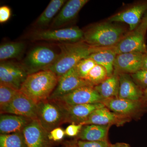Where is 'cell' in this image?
<instances>
[{
    "instance_id": "6da1fadb",
    "label": "cell",
    "mask_w": 147,
    "mask_h": 147,
    "mask_svg": "<svg viewBox=\"0 0 147 147\" xmlns=\"http://www.w3.org/2000/svg\"><path fill=\"white\" fill-rule=\"evenodd\" d=\"M59 46L61 52L57 60L46 69L53 71L59 78L73 68L82 60L103 48L92 47L84 41L63 42Z\"/></svg>"
},
{
    "instance_id": "7a4b0ae2",
    "label": "cell",
    "mask_w": 147,
    "mask_h": 147,
    "mask_svg": "<svg viewBox=\"0 0 147 147\" xmlns=\"http://www.w3.org/2000/svg\"><path fill=\"white\" fill-rule=\"evenodd\" d=\"M58 80L59 77L53 71L42 70L29 74L19 91L37 104L49 99Z\"/></svg>"
},
{
    "instance_id": "3957f363",
    "label": "cell",
    "mask_w": 147,
    "mask_h": 147,
    "mask_svg": "<svg viewBox=\"0 0 147 147\" xmlns=\"http://www.w3.org/2000/svg\"><path fill=\"white\" fill-rule=\"evenodd\" d=\"M123 28L111 22L100 23L84 31V41L88 45L99 48L114 47L123 38Z\"/></svg>"
},
{
    "instance_id": "277c9868",
    "label": "cell",
    "mask_w": 147,
    "mask_h": 147,
    "mask_svg": "<svg viewBox=\"0 0 147 147\" xmlns=\"http://www.w3.org/2000/svg\"><path fill=\"white\" fill-rule=\"evenodd\" d=\"M65 109L57 100L47 99L37 104V120L49 133L65 123Z\"/></svg>"
},
{
    "instance_id": "5b68a950",
    "label": "cell",
    "mask_w": 147,
    "mask_h": 147,
    "mask_svg": "<svg viewBox=\"0 0 147 147\" xmlns=\"http://www.w3.org/2000/svg\"><path fill=\"white\" fill-rule=\"evenodd\" d=\"M59 55L47 46H37L29 52L21 65L29 75L47 69L57 60Z\"/></svg>"
},
{
    "instance_id": "8992f818",
    "label": "cell",
    "mask_w": 147,
    "mask_h": 147,
    "mask_svg": "<svg viewBox=\"0 0 147 147\" xmlns=\"http://www.w3.org/2000/svg\"><path fill=\"white\" fill-rule=\"evenodd\" d=\"M102 103L114 113L130 118H139L147 112V101L133 100L119 97L104 99Z\"/></svg>"
},
{
    "instance_id": "52a82bcc",
    "label": "cell",
    "mask_w": 147,
    "mask_h": 147,
    "mask_svg": "<svg viewBox=\"0 0 147 147\" xmlns=\"http://www.w3.org/2000/svg\"><path fill=\"white\" fill-rule=\"evenodd\" d=\"M84 31L77 27L43 30L34 32L31 38L34 40L76 42L84 41Z\"/></svg>"
},
{
    "instance_id": "ba28073f",
    "label": "cell",
    "mask_w": 147,
    "mask_h": 147,
    "mask_svg": "<svg viewBox=\"0 0 147 147\" xmlns=\"http://www.w3.org/2000/svg\"><path fill=\"white\" fill-rule=\"evenodd\" d=\"M28 75L22 65L4 61L0 64V84L19 90Z\"/></svg>"
},
{
    "instance_id": "9c48e42d",
    "label": "cell",
    "mask_w": 147,
    "mask_h": 147,
    "mask_svg": "<svg viewBox=\"0 0 147 147\" xmlns=\"http://www.w3.org/2000/svg\"><path fill=\"white\" fill-rule=\"evenodd\" d=\"M55 100L63 105H73L102 103L104 99L95 89L94 87L86 86L79 88Z\"/></svg>"
},
{
    "instance_id": "30bf717a",
    "label": "cell",
    "mask_w": 147,
    "mask_h": 147,
    "mask_svg": "<svg viewBox=\"0 0 147 147\" xmlns=\"http://www.w3.org/2000/svg\"><path fill=\"white\" fill-rule=\"evenodd\" d=\"M16 115L37 120V104L18 91L12 101L1 110V114Z\"/></svg>"
},
{
    "instance_id": "8fae6325",
    "label": "cell",
    "mask_w": 147,
    "mask_h": 147,
    "mask_svg": "<svg viewBox=\"0 0 147 147\" xmlns=\"http://www.w3.org/2000/svg\"><path fill=\"white\" fill-rule=\"evenodd\" d=\"M86 86H93L86 80L80 78L74 67L59 77L57 85L49 99H58L79 88Z\"/></svg>"
},
{
    "instance_id": "7c38bea8",
    "label": "cell",
    "mask_w": 147,
    "mask_h": 147,
    "mask_svg": "<svg viewBox=\"0 0 147 147\" xmlns=\"http://www.w3.org/2000/svg\"><path fill=\"white\" fill-rule=\"evenodd\" d=\"M131 120L128 117L114 113L105 106L95 110L82 124L84 125L91 124L110 126L115 125L119 127L123 126Z\"/></svg>"
},
{
    "instance_id": "4fadbf2b",
    "label": "cell",
    "mask_w": 147,
    "mask_h": 147,
    "mask_svg": "<svg viewBox=\"0 0 147 147\" xmlns=\"http://www.w3.org/2000/svg\"><path fill=\"white\" fill-rule=\"evenodd\" d=\"M27 147H51L53 142L48 138V133L37 120H32L23 131Z\"/></svg>"
},
{
    "instance_id": "5bb4252c",
    "label": "cell",
    "mask_w": 147,
    "mask_h": 147,
    "mask_svg": "<svg viewBox=\"0 0 147 147\" xmlns=\"http://www.w3.org/2000/svg\"><path fill=\"white\" fill-rule=\"evenodd\" d=\"M145 54L132 53L117 55L114 62V73L131 74L142 69Z\"/></svg>"
},
{
    "instance_id": "9a60e30c",
    "label": "cell",
    "mask_w": 147,
    "mask_h": 147,
    "mask_svg": "<svg viewBox=\"0 0 147 147\" xmlns=\"http://www.w3.org/2000/svg\"><path fill=\"white\" fill-rule=\"evenodd\" d=\"M147 11V1L137 4L113 15L108 19L110 22H123L128 24L130 31H134L140 24Z\"/></svg>"
},
{
    "instance_id": "2e32d148",
    "label": "cell",
    "mask_w": 147,
    "mask_h": 147,
    "mask_svg": "<svg viewBox=\"0 0 147 147\" xmlns=\"http://www.w3.org/2000/svg\"><path fill=\"white\" fill-rule=\"evenodd\" d=\"M144 35L136 31L124 36L118 43L113 47L117 55L123 53H147Z\"/></svg>"
},
{
    "instance_id": "e0dca14e",
    "label": "cell",
    "mask_w": 147,
    "mask_h": 147,
    "mask_svg": "<svg viewBox=\"0 0 147 147\" xmlns=\"http://www.w3.org/2000/svg\"><path fill=\"white\" fill-rule=\"evenodd\" d=\"M63 106L65 111V123L75 124H82L95 110L105 106L101 102Z\"/></svg>"
},
{
    "instance_id": "ac0fdd59",
    "label": "cell",
    "mask_w": 147,
    "mask_h": 147,
    "mask_svg": "<svg viewBox=\"0 0 147 147\" xmlns=\"http://www.w3.org/2000/svg\"><path fill=\"white\" fill-rule=\"evenodd\" d=\"M88 1V0H69L66 2L53 20L52 28L57 29L73 20Z\"/></svg>"
},
{
    "instance_id": "d6986e66",
    "label": "cell",
    "mask_w": 147,
    "mask_h": 147,
    "mask_svg": "<svg viewBox=\"0 0 147 147\" xmlns=\"http://www.w3.org/2000/svg\"><path fill=\"white\" fill-rule=\"evenodd\" d=\"M118 97L133 100L144 99L143 90L138 86L129 74H119Z\"/></svg>"
},
{
    "instance_id": "ffe728a7",
    "label": "cell",
    "mask_w": 147,
    "mask_h": 147,
    "mask_svg": "<svg viewBox=\"0 0 147 147\" xmlns=\"http://www.w3.org/2000/svg\"><path fill=\"white\" fill-rule=\"evenodd\" d=\"M33 120L16 115L9 114H1L0 133L9 134L23 131Z\"/></svg>"
},
{
    "instance_id": "44dd1931",
    "label": "cell",
    "mask_w": 147,
    "mask_h": 147,
    "mask_svg": "<svg viewBox=\"0 0 147 147\" xmlns=\"http://www.w3.org/2000/svg\"><path fill=\"white\" fill-rule=\"evenodd\" d=\"M111 126L94 124L84 125L76 139L86 141L108 140V132Z\"/></svg>"
},
{
    "instance_id": "7402d4cb",
    "label": "cell",
    "mask_w": 147,
    "mask_h": 147,
    "mask_svg": "<svg viewBox=\"0 0 147 147\" xmlns=\"http://www.w3.org/2000/svg\"><path fill=\"white\" fill-rule=\"evenodd\" d=\"M113 47L102 48L88 57L97 64L103 67L107 71L108 77L114 74V62L117 55Z\"/></svg>"
},
{
    "instance_id": "603a6c76",
    "label": "cell",
    "mask_w": 147,
    "mask_h": 147,
    "mask_svg": "<svg viewBox=\"0 0 147 147\" xmlns=\"http://www.w3.org/2000/svg\"><path fill=\"white\" fill-rule=\"evenodd\" d=\"M119 86V74L114 73L94 88L102 98L105 99L118 97Z\"/></svg>"
},
{
    "instance_id": "cb8c5ba5",
    "label": "cell",
    "mask_w": 147,
    "mask_h": 147,
    "mask_svg": "<svg viewBox=\"0 0 147 147\" xmlns=\"http://www.w3.org/2000/svg\"><path fill=\"white\" fill-rule=\"evenodd\" d=\"M66 1L65 0H52L44 11L35 23L36 26H46L54 20V17L61 10Z\"/></svg>"
},
{
    "instance_id": "d4e9b609",
    "label": "cell",
    "mask_w": 147,
    "mask_h": 147,
    "mask_svg": "<svg viewBox=\"0 0 147 147\" xmlns=\"http://www.w3.org/2000/svg\"><path fill=\"white\" fill-rule=\"evenodd\" d=\"M26 47L24 42H9L0 46V60L4 61L10 59L18 58L23 54Z\"/></svg>"
},
{
    "instance_id": "484cf974",
    "label": "cell",
    "mask_w": 147,
    "mask_h": 147,
    "mask_svg": "<svg viewBox=\"0 0 147 147\" xmlns=\"http://www.w3.org/2000/svg\"><path fill=\"white\" fill-rule=\"evenodd\" d=\"M0 147H27L23 132L1 134Z\"/></svg>"
},
{
    "instance_id": "4316f807",
    "label": "cell",
    "mask_w": 147,
    "mask_h": 147,
    "mask_svg": "<svg viewBox=\"0 0 147 147\" xmlns=\"http://www.w3.org/2000/svg\"><path fill=\"white\" fill-rule=\"evenodd\" d=\"M108 77L106 69L96 64L87 75L86 80L94 87L99 85Z\"/></svg>"
},
{
    "instance_id": "83f0119b",
    "label": "cell",
    "mask_w": 147,
    "mask_h": 147,
    "mask_svg": "<svg viewBox=\"0 0 147 147\" xmlns=\"http://www.w3.org/2000/svg\"><path fill=\"white\" fill-rule=\"evenodd\" d=\"M19 90L0 84V110L6 107L12 101Z\"/></svg>"
},
{
    "instance_id": "f1b7e54d",
    "label": "cell",
    "mask_w": 147,
    "mask_h": 147,
    "mask_svg": "<svg viewBox=\"0 0 147 147\" xmlns=\"http://www.w3.org/2000/svg\"><path fill=\"white\" fill-rule=\"evenodd\" d=\"M96 64L94 61L90 58H87L79 61L74 67L78 76L86 80L90 71Z\"/></svg>"
},
{
    "instance_id": "f546056e",
    "label": "cell",
    "mask_w": 147,
    "mask_h": 147,
    "mask_svg": "<svg viewBox=\"0 0 147 147\" xmlns=\"http://www.w3.org/2000/svg\"><path fill=\"white\" fill-rule=\"evenodd\" d=\"M131 75L134 82L143 90L147 88V70L141 69Z\"/></svg>"
},
{
    "instance_id": "4dcf8cb0",
    "label": "cell",
    "mask_w": 147,
    "mask_h": 147,
    "mask_svg": "<svg viewBox=\"0 0 147 147\" xmlns=\"http://www.w3.org/2000/svg\"><path fill=\"white\" fill-rule=\"evenodd\" d=\"M79 147H109L111 144L108 140L99 141H86L77 140Z\"/></svg>"
},
{
    "instance_id": "1f68e13d",
    "label": "cell",
    "mask_w": 147,
    "mask_h": 147,
    "mask_svg": "<svg viewBox=\"0 0 147 147\" xmlns=\"http://www.w3.org/2000/svg\"><path fill=\"white\" fill-rule=\"evenodd\" d=\"M65 134V130L59 127H56L48 133V138L52 142H58L61 141L64 138Z\"/></svg>"
},
{
    "instance_id": "d6a6232c",
    "label": "cell",
    "mask_w": 147,
    "mask_h": 147,
    "mask_svg": "<svg viewBox=\"0 0 147 147\" xmlns=\"http://www.w3.org/2000/svg\"><path fill=\"white\" fill-rule=\"evenodd\" d=\"M83 125L82 124L71 123L65 129V135L68 137H77L81 132Z\"/></svg>"
},
{
    "instance_id": "836d02e7",
    "label": "cell",
    "mask_w": 147,
    "mask_h": 147,
    "mask_svg": "<svg viewBox=\"0 0 147 147\" xmlns=\"http://www.w3.org/2000/svg\"><path fill=\"white\" fill-rule=\"evenodd\" d=\"M11 15V9L6 5L0 7V23L4 24L9 20Z\"/></svg>"
},
{
    "instance_id": "e575fe53",
    "label": "cell",
    "mask_w": 147,
    "mask_h": 147,
    "mask_svg": "<svg viewBox=\"0 0 147 147\" xmlns=\"http://www.w3.org/2000/svg\"><path fill=\"white\" fill-rule=\"evenodd\" d=\"M147 30V11L142 18V21L135 31L145 35Z\"/></svg>"
},
{
    "instance_id": "d590c367",
    "label": "cell",
    "mask_w": 147,
    "mask_h": 147,
    "mask_svg": "<svg viewBox=\"0 0 147 147\" xmlns=\"http://www.w3.org/2000/svg\"><path fill=\"white\" fill-rule=\"evenodd\" d=\"M67 147H79L77 144L76 139L72 141H66L64 143Z\"/></svg>"
},
{
    "instance_id": "8d00e7d4",
    "label": "cell",
    "mask_w": 147,
    "mask_h": 147,
    "mask_svg": "<svg viewBox=\"0 0 147 147\" xmlns=\"http://www.w3.org/2000/svg\"><path fill=\"white\" fill-rule=\"evenodd\" d=\"M109 147H131V146L126 143L118 142L115 144H111Z\"/></svg>"
},
{
    "instance_id": "74e56055",
    "label": "cell",
    "mask_w": 147,
    "mask_h": 147,
    "mask_svg": "<svg viewBox=\"0 0 147 147\" xmlns=\"http://www.w3.org/2000/svg\"><path fill=\"white\" fill-rule=\"evenodd\" d=\"M142 69L147 70V53L145 54L143 58Z\"/></svg>"
},
{
    "instance_id": "f35d334b",
    "label": "cell",
    "mask_w": 147,
    "mask_h": 147,
    "mask_svg": "<svg viewBox=\"0 0 147 147\" xmlns=\"http://www.w3.org/2000/svg\"><path fill=\"white\" fill-rule=\"evenodd\" d=\"M143 98L147 101V88L143 90Z\"/></svg>"
},
{
    "instance_id": "ab89813d",
    "label": "cell",
    "mask_w": 147,
    "mask_h": 147,
    "mask_svg": "<svg viewBox=\"0 0 147 147\" xmlns=\"http://www.w3.org/2000/svg\"><path fill=\"white\" fill-rule=\"evenodd\" d=\"M62 147H67L66 146H65V145L64 144H63V146H62Z\"/></svg>"
}]
</instances>
